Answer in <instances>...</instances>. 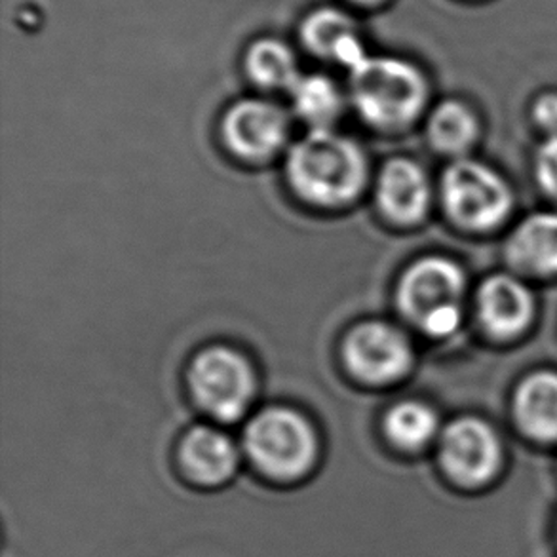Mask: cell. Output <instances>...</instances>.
Segmentation results:
<instances>
[{
	"mask_svg": "<svg viewBox=\"0 0 557 557\" xmlns=\"http://www.w3.org/2000/svg\"><path fill=\"white\" fill-rule=\"evenodd\" d=\"M366 174L360 147L330 128L312 129L287 159V177L297 195L322 206L352 200L362 190Z\"/></svg>",
	"mask_w": 557,
	"mask_h": 557,
	"instance_id": "6da1fadb",
	"label": "cell"
},
{
	"mask_svg": "<svg viewBox=\"0 0 557 557\" xmlns=\"http://www.w3.org/2000/svg\"><path fill=\"white\" fill-rule=\"evenodd\" d=\"M244 453L261 478L292 485L302 482L317 468L320 442L317 430L302 414L274 407L249 421Z\"/></svg>",
	"mask_w": 557,
	"mask_h": 557,
	"instance_id": "7a4b0ae2",
	"label": "cell"
},
{
	"mask_svg": "<svg viewBox=\"0 0 557 557\" xmlns=\"http://www.w3.org/2000/svg\"><path fill=\"white\" fill-rule=\"evenodd\" d=\"M350 73V96L366 121L394 128L413 121L426 101V78L411 61L366 55Z\"/></svg>",
	"mask_w": 557,
	"mask_h": 557,
	"instance_id": "3957f363",
	"label": "cell"
},
{
	"mask_svg": "<svg viewBox=\"0 0 557 557\" xmlns=\"http://www.w3.org/2000/svg\"><path fill=\"white\" fill-rule=\"evenodd\" d=\"M462 292L465 276L457 264L422 259L399 282V310L422 332L444 337L459 327Z\"/></svg>",
	"mask_w": 557,
	"mask_h": 557,
	"instance_id": "277c9868",
	"label": "cell"
},
{
	"mask_svg": "<svg viewBox=\"0 0 557 557\" xmlns=\"http://www.w3.org/2000/svg\"><path fill=\"white\" fill-rule=\"evenodd\" d=\"M437 460L445 478L460 491L475 493L490 487L505 467V449L487 422L462 417L440 437Z\"/></svg>",
	"mask_w": 557,
	"mask_h": 557,
	"instance_id": "5b68a950",
	"label": "cell"
},
{
	"mask_svg": "<svg viewBox=\"0 0 557 557\" xmlns=\"http://www.w3.org/2000/svg\"><path fill=\"white\" fill-rule=\"evenodd\" d=\"M188 381L196 401L225 422L240 419L256 391V376L249 363L231 348H208L196 356Z\"/></svg>",
	"mask_w": 557,
	"mask_h": 557,
	"instance_id": "8992f818",
	"label": "cell"
},
{
	"mask_svg": "<svg viewBox=\"0 0 557 557\" xmlns=\"http://www.w3.org/2000/svg\"><path fill=\"white\" fill-rule=\"evenodd\" d=\"M444 200L451 218L472 231L497 226L512 208V193L506 183L472 160H459L445 172Z\"/></svg>",
	"mask_w": 557,
	"mask_h": 557,
	"instance_id": "52a82bcc",
	"label": "cell"
},
{
	"mask_svg": "<svg viewBox=\"0 0 557 557\" xmlns=\"http://www.w3.org/2000/svg\"><path fill=\"white\" fill-rule=\"evenodd\" d=\"M348 370L366 383L384 384L404 375L413 355L406 335L383 322L358 325L345 343Z\"/></svg>",
	"mask_w": 557,
	"mask_h": 557,
	"instance_id": "ba28073f",
	"label": "cell"
},
{
	"mask_svg": "<svg viewBox=\"0 0 557 557\" xmlns=\"http://www.w3.org/2000/svg\"><path fill=\"white\" fill-rule=\"evenodd\" d=\"M297 37L302 48L318 60L352 69L368 55L360 25L345 7L322 4L302 15Z\"/></svg>",
	"mask_w": 557,
	"mask_h": 557,
	"instance_id": "9c48e42d",
	"label": "cell"
},
{
	"mask_svg": "<svg viewBox=\"0 0 557 557\" xmlns=\"http://www.w3.org/2000/svg\"><path fill=\"white\" fill-rule=\"evenodd\" d=\"M182 474L198 490H219L240 467V451L225 432L196 426L183 436L177 451Z\"/></svg>",
	"mask_w": 557,
	"mask_h": 557,
	"instance_id": "30bf717a",
	"label": "cell"
},
{
	"mask_svg": "<svg viewBox=\"0 0 557 557\" xmlns=\"http://www.w3.org/2000/svg\"><path fill=\"white\" fill-rule=\"evenodd\" d=\"M226 145L246 159H264L286 141L287 119L284 111L263 99H244L226 113Z\"/></svg>",
	"mask_w": 557,
	"mask_h": 557,
	"instance_id": "8fae6325",
	"label": "cell"
},
{
	"mask_svg": "<svg viewBox=\"0 0 557 557\" xmlns=\"http://www.w3.org/2000/svg\"><path fill=\"white\" fill-rule=\"evenodd\" d=\"M478 302L483 325L497 337L518 335L533 317V299L528 287L510 276H493L483 282Z\"/></svg>",
	"mask_w": 557,
	"mask_h": 557,
	"instance_id": "7c38bea8",
	"label": "cell"
},
{
	"mask_svg": "<svg viewBox=\"0 0 557 557\" xmlns=\"http://www.w3.org/2000/svg\"><path fill=\"white\" fill-rule=\"evenodd\" d=\"M429 182L421 168L409 160H394L379 182V203L388 218L413 223L429 208Z\"/></svg>",
	"mask_w": 557,
	"mask_h": 557,
	"instance_id": "4fadbf2b",
	"label": "cell"
},
{
	"mask_svg": "<svg viewBox=\"0 0 557 557\" xmlns=\"http://www.w3.org/2000/svg\"><path fill=\"white\" fill-rule=\"evenodd\" d=\"M516 421L521 432L541 444H557V375L535 373L516 394Z\"/></svg>",
	"mask_w": 557,
	"mask_h": 557,
	"instance_id": "5bb4252c",
	"label": "cell"
},
{
	"mask_svg": "<svg viewBox=\"0 0 557 557\" xmlns=\"http://www.w3.org/2000/svg\"><path fill=\"white\" fill-rule=\"evenodd\" d=\"M513 267L535 274H557V215L539 213L523 221L508 242Z\"/></svg>",
	"mask_w": 557,
	"mask_h": 557,
	"instance_id": "9a60e30c",
	"label": "cell"
},
{
	"mask_svg": "<svg viewBox=\"0 0 557 557\" xmlns=\"http://www.w3.org/2000/svg\"><path fill=\"white\" fill-rule=\"evenodd\" d=\"M244 69L253 83L269 90H292L302 75L294 48L282 38L259 37L246 48Z\"/></svg>",
	"mask_w": 557,
	"mask_h": 557,
	"instance_id": "2e32d148",
	"label": "cell"
},
{
	"mask_svg": "<svg viewBox=\"0 0 557 557\" xmlns=\"http://www.w3.org/2000/svg\"><path fill=\"white\" fill-rule=\"evenodd\" d=\"M384 434L399 451H422L436 437V413L421 401H401L386 414Z\"/></svg>",
	"mask_w": 557,
	"mask_h": 557,
	"instance_id": "e0dca14e",
	"label": "cell"
},
{
	"mask_svg": "<svg viewBox=\"0 0 557 557\" xmlns=\"http://www.w3.org/2000/svg\"><path fill=\"white\" fill-rule=\"evenodd\" d=\"M289 94L295 111L314 129L327 128L343 111V96L330 76L301 75Z\"/></svg>",
	"mask_w": 557,
	"mask_h": 557,
	"instance_id": "ac0fdd59",
	"label": "cell"
},
{
	"mask_svg": "<svg viewBox=\"0 0 557 557\" xmlns=\"http://www.w3.org/2000/svg\"><path fill=\"white\" fill-rule=\"evenodd\" d=\"M474 114L457 101H445L430 119V137L440 151L462 152L474 141Z\"/></svg>",
	"mask_w": 557,
	"mask_h": 557,
	"instance_id": "d6986e66",
	"label": "cell"
},
{
	"mask_svg": "<svg viewBox=\"0 0 557 557\" xmlns=\"http://www.w3.org/2000/svg\"><path fill=\"white\" fill-rule=\"evenodd\" d=\"M536 177L544 190L557 198V136L546 141L536 154Z\"/></svg>",
	"mask_w": 557,
	"mask_h": 557,
	"instance_id": "ffe728a7",
	"label": "cell"
},
{
	"mask_svg": "<svg viewBox=\"0 0 557 557\" xmlns=\"http://www.w3.org/2000/svg\"><path fill=\"white\" fill-rule=\"evenodd\" d=\"M535 121L543 128L557 132V94H546L535 103Z\"/></svg>",
	"mask_w": 557,
	"mask_h": 557,
	"instance_id": "44dd1931",
	"label": "cell"
},
{
	"mask_svg": "<svg viewBox=\"0 0 557 557\" xmlns=\"http://www.w3.org/2000/svg\"><path fill=\"white\" fill-rule=\"evenodd\" d=\"M343 2L356 10H376V8L386 7L391 0H343Z\"/></svg>",
	"mask_w": 557,
	"mask_h": 557,
	"instance_id": "7402d4cb",
	"label": "cell"
}]
</instances>
